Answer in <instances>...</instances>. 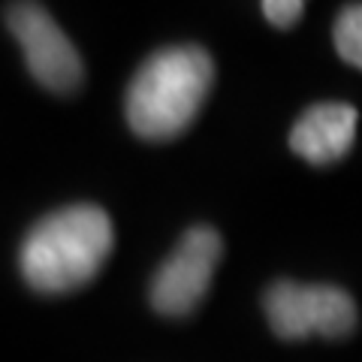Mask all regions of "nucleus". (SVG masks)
I'll return each instance as SVG.
<instances>
[{"instance_id":"nucleus-1","label":"nucleus","mask_w":362,"mask_h":362,"mask_svg":"<svg viewBox=\"0 0 362 362\" xmlns=\"http://www.w3.org/2000/svg\"><path fill=\"white\" fill-rule=\"evenodd\" d=\"M112 245L109 214L94 202H76L33 223L21 242L18 269L37 293H70L103 269Z\"/></svg>"},{"instance_id":"nucleus-7","label":"nucleus","mask_w":362,"mask_h":362,"mask_svg":"<svg viewBox=\"0 0 362 362\" xmlns=\"http://www.w3.org/2000/svg\"><path fill=\"white\" fill-rule=\"evenodd\" d=\"M332 40H335V52L341 54V61L362 70V4H350L338 13Z\"/></svg>"},{"instance_id":"nucleus-4","label":"nucleus","mask_w":362,"mask_h":362,"mask_svg":"<svg viewBox=\"0 0 362 362\" xmlns=\"http://www.w3.org/2000/svg\"><path fill=\"white\" fill-rule=\"evenodd\" d=\"M221 254L223 242L214 226H190L151 281L154 311L163 317H187L206 299Z\"/></svg>"},{"instance_id":"nucleus-2","label":"nucleus","mask_w":362,"mask_h":362,"mask_svg":"<svg viewBox=\"0 0 362 362\" xmlns=\"http://www.w3.org/2000/svg\"><path fill=\"white\" fill-rule=\"evenodd\" d=\"M214 82V64L199 45H169L139 66L127 88V124L151 142L175 139L199 115Z\"/></svg>"},{"instance_id":"nucleus-8","label":"nucleus","mask_w":362,"mask_h":362,"mask_svg":"<svg viewBox=\"0 0 362 362\" xmlns=\"http://www.w3.org/2000/svg\"><path fill=\"white\" fill-rule=\"evenodd\" d=\"M305 13L302 0H266L263 4V16L272 21L275 28H293Z\"/></svg>"},{"instance_id":"nucleus-5","label":"nucleus","mask_w":362,"mask_h":362,"mask_svg":"<svg viewBox=\"0 0 362 362\" xmlns=\"http://www.w3.org/2000/svg\"><path fill=\"white\" fill-rule=\"evenodd\" d=\"M6 25L25 52L28 70L42 88L54 94H70L82 85L85 66L76 45L54 25L49 9L40 4H13L6 6Z\"/></svg>"},{"instance_id":"nucleus-6","label":"nucleus","mask_w":362,"mask_h":362,"mask_svg":"<svg viewBox=\"0 0 362 362\" xmlns=\"http://www.w3.org/2000/svg\"><path fill=\"white\" fill-rule=\"evenodd\" d=\"M356 109L350 103H317L305 109L290 130V148L314 166L335 163L354 148Z\"/></svg>"},{"instance_id":"nucleus-3","label":"nucleus","mask_w":362,"mask_h":362,"mask_svg":"<svg viewBox=\"0 0 362 362\" xmlns=\"http://www.w3.org/2000/svg\"><path fill=\"white\" fill-rule=\"evenodd\" d=\"M263 308L272 332L278 338H287V341L308 335L344 338L356 329L354 296L332 284L275 281L263 296Z\"/></svg>"}]
</instances>
